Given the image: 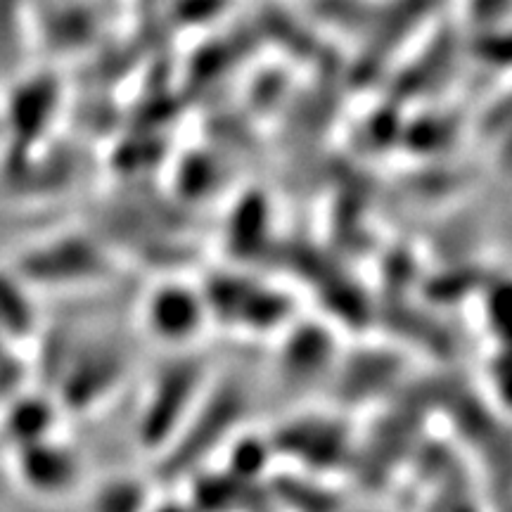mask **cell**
<instances>
[{"label":"cell","mask_w":512,"mask_h":512,"mask_svg":"<svg viewBox=\"0 0 512 512\" xmlns=\"http://www.w3.org/2000/svg\"><path fill=\"white\" fill-rule=\"evenodd\" d=\"M128 358L121 349L107 342H95L83 347L69 358L62 368V380H57L62 406L72 411L98 408L107 396H112L124 382Z\"/></svg>","instance_id":"cell-8"},{"label":"cell","mask_w":512,"mask_h":512,"mask_svg":"<svg viewBox=\"0 0 512 512\" xmlns=\"http://www.w3.org/2000/svg\"><path fill=\"white\" fill-rule=\"evenodd\" d=\"M211 328L242 337H278L299 316L285 287L264 283L254 275L226 271L200 283Z\"/></svg>","instance_id":"cell-1"},{"label":"cell","mask_w":512,"mask_h":512,"mask_svg":"<svg viewBox=\"0 0 512 512\" xmlns=\"http://www.w3.org/2000/svg\"><path fill=\"white\" fill-rule=\"evenodd\" d=\"M110 252L83 235H64L22 256L17 275L36 287H76L107 278L112 271Z\"/></svg>","instance_id":"cell-6"},{"label":"cell","mask_w":512,"mask_h":512,"mask_svg":"<svg viewBox=\"0 0 512 512\" xmlns=\"http://www.w3.org/2000/svg\"><path fill=\"white\" fill-rule=\"evenodd\" d=\"M22 280L0 278V328L15 337H24L34 330V313L22 292Z\"/></svg>","instance_id":"cell-12"},{"label":"cell","mask_w":512,"mask_h":512,"mask_svg":"<svg viewBox=\"0 0 512 512\" xmlns=\"http://www.w3.org/2000/svg\"><path fill=\"white\" fill-rule=\"evenodd\" d=\"M17 472L38 494L62 496L79 479V458L57 441L38 439L24 444L17 453Z\"/></svg>","instance_id":"cell-10"},{"label":"cell","mask_w":512,"mask_h":512,"mask_svg":"<svg viewBox=\"0 0 512 512\" xmlns=\"http://www.w3.org/2000/svg\"><path fill=\"white\" fill-rule=\"evenodd\" d=\"M361 512H366V510H361Z\"/></svg>","instance_id":"cell-14"},{"label":"cell","mask_w":512,"mask_h":512,"mask_svg":"<svg viewBox=\"0 0 512 512\" xmlns=\"http://www.w3.org/2000/svg\"><path fill=\"white\" fill-rule=\"evenodd\" d=\"M211 375L195 351H176L147 384L138 411V444L159 458L207 392Z\"/></svg>","instance_id":"cell-2"},{"label":"cell","mask_w":512,"mask_h":512,"mask_svg":"<svg viewBox=\"0 0 512 512\" xmlns=\"http://www.w3.org/2000/svg\"><path fill=\"white\" fill-rule=\"evenodd\" d=\"M401 380V363L392 351L361 349L356 354L339 356L332 384L337 396H342L344 406H361V403H377L389 394V389Z\"/></svg>","instance_id":"cell-9"},{"label":"cell","mask_w":512,"mask_h":512,"mask_svg":"<svg viewBox=\"0 0 512 512\" xmlns=\"http://www.w3.org/2000/svg\"><path fill=\"white\" fill-rule=\"evenodd\" d=\"M356 432L342 413H299L278 425L268 444L273 458L290 460L304 475L328 477L354 463Z\"/></svg>","instance_id":"cell-4"},{"label":"cell","mask_w":512,"mask_h":512,"mask_svg":"<svg viewBox=\"0 0 512 512\" xmlns=\"http://www.w3.org/2000/svg\"><path fill=\"white\" fill-rule=\"evenodd\" d=\"M53 411L46 401H17L15 411L8 418L10 432L15 434L19 444H31V441L50 437V427H53Z\"/></svg>","instance_id":"cell-13"},{"label":"cell","mask_w":512,"mask_h":512,"mask_svg":"<svg viewBox=\"0 0 512 512\" xmlns=\"http://www.w3.org/2000/svg\"><path fill=\"white\" fill-rule=\"evenodd\" d=\"M150 505L143 484L133 479H112L91 498V512H147Z\"/></svg>","instance_id":"cell-11"},{"label":"cell","mask_w":512,"mask_h":512,"mask_svg":"<svg viewBox=\"0 0 512 512\" xmlns=\"http://www.w3.org/2000/svg\"><path fill=\"white\" fill-rule=\"evenodd\" d=\"M247 406L249 396L238 380H211L183 430L159 460L176 477L202 465L204 458L219 448H226L238 437Z\"/></svg>","instance_id":"cell-3"},{"label":"cell","mask_w":512,"mask_h":512,"mask_svg":"<svg viewBox=\"0 0 512 512\" xmlns=\"http://www.w3.org/2000/svg\"><path fill=\"white\" fill-rule=\"evenodd\" d=\"M278 342V373L280 380L292 387H313L332 377L342 356L337 342V328L328 320L294 318L275 337Z\"/></svg>","instance_id":"cell-7"},{"label":"cell","mask_w":512,"mask_h":512,"mask_svg":"<svg viewBox=\"0 0 512 512\" xmlns=\"http://www.w3.org/2000/svg\"><path fill=\"white\" fill-rule=\"evenodd\" d=\"M138 316L145 335L171 354L192 351L211 328L200 283L178 275L159 280L145 292Z\"/></svg>","instance_id":"cell-5"}]
</instances>
